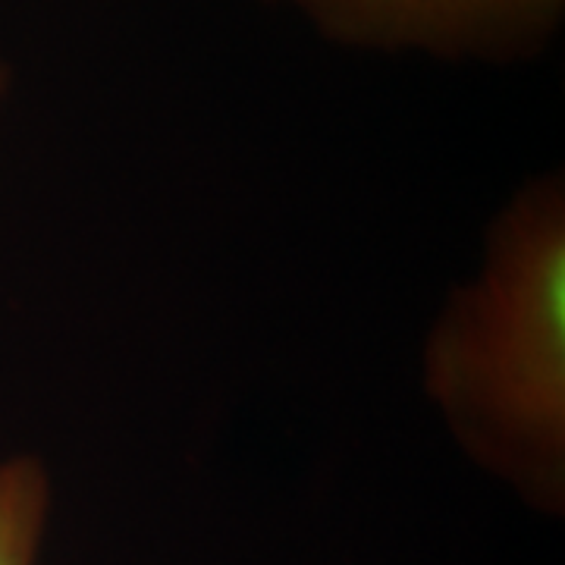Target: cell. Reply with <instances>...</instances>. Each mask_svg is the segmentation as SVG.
<instances>
[{
    "mask_svg": "<svg viewBox=\"0 0 565 565\" xmlns=\"http://www.w3.org/2000/svg\"><path fill=\"white\" fill-rule=\"evenodd\" d=\"M424 384L468 452L527 497L565 478V202L541 182L505 207L481 270L446 305Z\"/></svg>",
    "mask_w": 565,
    "mask_h": 565,
    "instance_id": "obj_1",
    "label": "cell"
},
{
    "mask_svg": "<svg viewBox=\"0 0 565 565\" xmlns=\"http://www.w3.org/2000/svg\"><path fill=\"white\" fill-rule=\"evenodd\" d=\"M349 39L386 44H459L544 13L553 0H296Z\"/></svg>",
    "mask_w": 565,
    "mask_h": 565,
    "instance_id": "obj_2",
    "label": "cell"
},
{
    "mask_svg": "<svg viewBox=\"0 0 565 565\" xmlns=\"http://www.w3.org/2000/svg\"><path fill=\"white\" fill-rule=\"evenodd\" d=\"M51 515V481L29 456L0 459V565H39Z\"/></svg>",
    "mask_w": 565,
    "mask_h": 565,
    "instance_id": "obj_3",
    "label": "cell"
},
{
    "mask_svg": "<svg viewBox=\"0 0 565 565\" xmlns=\"http://www.w3.org/2000/svg\"><path fill=\"white\" fill-rule=\"evenodd\" d=\"M0 85H3V79H0Z\"/></svg>",
    "mask_w": 565,
    "mask_h": 565,
    "instance_id": "obj_4",
    "label": "cell"
}]
</instances>
